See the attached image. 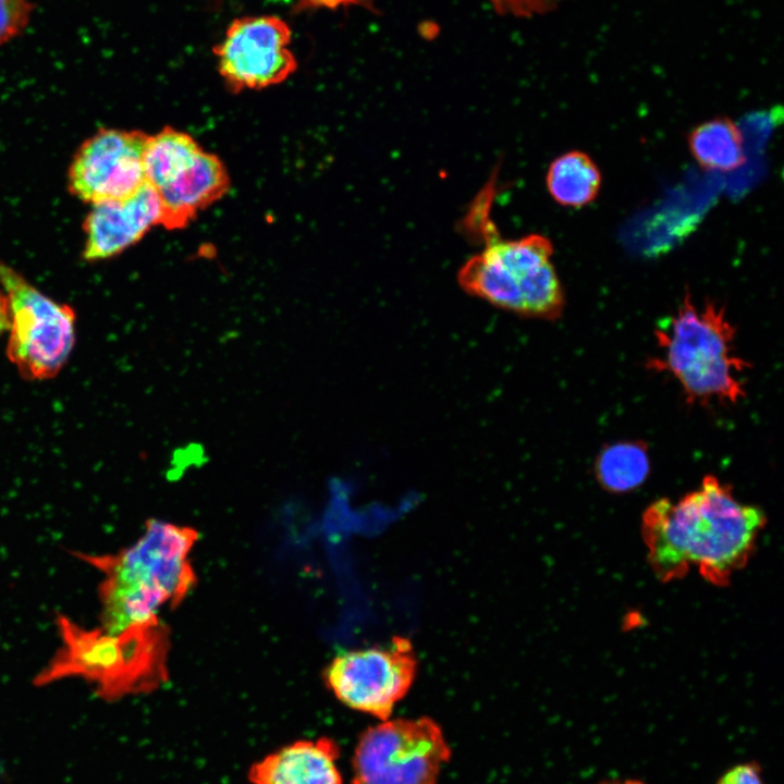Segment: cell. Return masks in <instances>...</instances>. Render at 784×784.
Wrapping results in <instances>:
<instances>
[{"label": "cell", "mask_w": 784, "mask_h": 784, "mask_svg": "<svg viewBox=\"0 0 784 784\" xmlns=\"http://www.w3.org/2000/svg\"><path fill=\"white\" fill-rule=\"evenodd\" d=\"M716 784H765L757 763L745 762L727 770Z\"/></svg>", "instance_id": "cell-20"}, {"label": "cell", "mask_w": 784, "mask_h": 784, "mask_svg": "<svg viewBox=\"0 0 784 784\" xmlns=\"http://www.w3.org/2000/svg\"><path fill=\"white\" fill-rule=\"evenodd\" d=\"M600 784H644L642 782L634 779H625V780H610L602 782Z\"/></svg>", "instance_id": "cell-23"}, {"label": "cell", "mask_w": 784, "mask_h": 784, "mask_svg": "<svg viewBox=\"0 0 784 784\" xmlns=\"http://www.w3.org/2000/svg\"><path fill=\"white\" fill-rule=\"evenodd\" d=\"M230 177L223 162L204 149L156 193L160 203V225L168 230L186 226L197 215L222 198Z\"/></svg>", "instance_id": "cell-12"}, {"label": "cell", "mask_w": 784, "mask_h": 784, "mask_svg": "<svg viewBox=\"0 0 784 784\" xmlns=\"http://www.w3.org/2000/svg\"><path fill=\"white\" fill-rule=\"evenodd\" d=\"M767 523L761 509L740 502L713 475L677 501L661 498L642 514L647 559L663 583L696 568L710 584L725 586L747 565Z\"/></svg>", "instance_id": "cell-1"}, {"label": "cell", "mask_w": 784, "mask_h": 784, "mask_svg": "<svg viewBox=\"0 0 784 784\" xmlns=\"http://www.w3.org/2000/svg\"><path fill=\"white\" fill-rule=\"evenodd\" d=\"M450 759L451 747L436 721L389 718L359 735L352 784H437Z\"/></svg>", "instance_id": "cell-7"}, {"label": "cell", "mask_w": 784, "mask_h": 784, "mask_svg": "<svg viewBox=\"0 0 784 784\" xmlns=\"http://www.w3.org/2000/svg\"><path fill=\"white\" fill-rule=\"evenodd\" d=\"M654 334L660 353L647 366L671 375L687 404L736 403L744 397L740 375L748 363L736 354V331L723 306L710 301L696 305L686 293Z\"/></svg>", "instance_id": "cell-3"}, {"label": "cell", "mask_w": 784, "mask_h": 784, "mask_svg": "<svg viewBox=\"0 0 784 784\" xmlns=\"http://www.w3.org/2000/svg\"><path fill=\"white\" fill-rule=\"evenodd\" d=\"M0 285L9 305L8 359L26 380L52 379L75 344L74 309L48 297L5 265H0Z\"/></svg>", "instance_id": "cell-6"}, {"label": "cell", "mask_w": 784, "mask_h": 784, "mask_svg": "<svg viewBox=\"0 0 784 784\" xmlns=\"http://www.w3.org/2000/svg\"><path fill=\"white\" fill-rule=\"evenodd\" d=\"M497 13L515 17H532L556 9L565 0H488Z\"/></svg>", "instance_id": "cell-19"}, {"label": "cell", "mask_w": 784, "mask_h": 784, "mask_svg": "<svg viewBox=\"0 0 784 784\" xmlns=\"http://www.w3.org/2000/svg\"><path fill=\"white\" fill-rule=\"evenodd\" d=\"M56 623L61 646L36 675L37 686L77 676L91 683L99 697L115 700L147 691L162 678L158 625L111 634L84 628L61 614Z\"/></svg>", "instance_id": "cell-5"}, {"label": "cell", "mask_w": 784, "mask_h": 784, "mask_svg": "<svg viewBox=\"0 0 784 784\" xmlns=\"http://www.w3.org/2000/svg\"><path fill=\"white\" fill-rule=\"evenodd\" d=\"M416 670L411 642L394 637L385 645L339 653L323 677L340 702L383 721L408 693Z\"/></svg>", "instance_id": "cell-8"}, {"label": "cell", "mask_w": 784, "mask_h": 784, "mask_svg": "<svg viewBox=\"0 0 784 784\" xmlns=\"http://www.w3.org/2000/svg\"><path fill=\"white\" fill-rule=\"evenodd\" d=\"M487 244L458 270L457 282L470 296L514 315L558 319L565 295L551 261L553 245L541 234L502 240L495 228L483 234Z\"/></svg>", "instance_id": "cell-4"}, {"label": "cell", "mask_w": 784, "mask_h": 784, "mask_svg": "<svg viewBox=\"0 0 784 784\" xmlns=\"http://www.w3.org/2000/svg\"><path fill=\"white\" fill-rule=\"evenodd\" d=\"M292 30L280 16L234 19L212 48L218 73L234 93L281 84L297 69Z\"/></svg>", "instance_id": "cell-9"}, {"label": "cell", "mask_w": 784, "mask_h": 784, "mask_svg": "<svg viewBox=\"0 0 784 784\" xmlns=\"http://www.w3.org/2000/svg\"><path fill=\"white\" fill-rule=\"evenodd\" d=\"M196 532L151 519L140 538L115 554L74 555L103 574L101 628L111 634L158 625V614L181 601L194 583L188 560Z\"/></svg>", "instance_id": "cell-2"}, {"label": "cell", "mask_w": 784, "mask_h": 784, "mask_svg": "<svg viewBox=\"0 0 784 784\" xmlns=\"http://www.w3.org/2000/svg\"><path fill=\"white\" fill-rule=\"evenodd\" d=\"M602 175L597 163L580 150H571L556 157L546 175L547 189L558 204L580 208L596 199Z\"/></svg>", "instance_id": "cell-15"}, {"label": "cell", "mask_w": 784, "mask_h": 784, "mask_svg": "<svg viewBox=\"0 0 784 784\" xmlns=\"http://www.w3.org/2000/svg\"><path fill=\"white\" fill-rule=\"evenodd\" d=\"M160 218L158 195L148 183L127 198L91 205L83 225L84 259L99 261L114 257L160 225Z\"/></svg>", "instance_id": "cell-11"}, {"label": "cell", "mask_w": 784, "mask_h": 784, "mask_svg": "<svg viewBox=\"0 0 784 784\" xmlns=\"http://www.w3.org/2000/svg\"><path fill=\"white\" fill-rule=\"evenodd\" d=\"M350 5H359L366 9H372L371 0H298L297 10L308 9H339Z\"/></svg>", "instance_id": "cell-21"}, {"label": "cell", "mask_w": 784, "mask_h": 784, "mask_svg": "<svg viewBox=\"0 0 784 784\" xmlns=\"http://www.w3.org/2000/svg\"><path fill=\"white\" fill-rule=\"evenodd\" d=\"M35 12L32 0H0V47L22 36Z\"/></svg>", "instance_id": "cell-18"}, {"label": "cell", "mask_w": 784, "mask_h": 784, "mask_svg": "<svg viewBox=\"0 0 784 784\" xmlns=\"http://www.w3.org/2000/svg\"><path fill=\"white\" fill-rule=\"evenodd\" d=\"M687 142L691 156L705 170L730 172L746 161L740 130L726 117L696 125Z\"/></svg>", "instance_id": "cell-16"}, {"label": "cell", "mask_w": 784, "mask_h": 784, "mask_svg": "<svg viewBox=\"0 0 784 784\" xmlns=\"http://www.w3.org/2000/svg\"><path fill=\"white\" fill-rule=\"evenodd\" d=\"M341 749L329 737L287 744L252 764V784H343Z\"/></svg>", "instance_id": "cell-13"}, {"label": "cell", "mask_w": 784, "mask_h": 784, "mask_svg": "<svg viewBox=\"0 0 784 784\" xmlns=\"http://www.w3.org/2000/svg\"><path fill=\"white\" fill-rule=\"evenodd\" d=\"M148 135L140 131L103 128L85 140L69 170V189L95 205L124 199L147 182L144 151Z\"/></svg>", "instance_id": "cell-10"}, {"label": "cell", "mask_w": 784, "mask_h": 784, "mask_svg": "<svg viewBox=\"0 0 784 784\" xmlns=\"http://www.w3.org/2000/svg\"><path fill=\"white\" fill-rule=\"evenodd\" d=\"M201 150L189 134L172 127L148 135L144 151L146 182L155 191L161 188Z\"/></svg>", "instance_id": "cell-17"}, {"label": "cell", "mask_w": 784, "mask_h": 784, "mask_svg": "<svg viewBox=\"0 0 784 784\" xmlns=\"http://www.w3.org/2000/svg\"><path fill=\"white\" fill-rule=\"evenodd\" d=\"M651 471L648 445L622 440L602 446L593 462V475L602 489L623 494L640 488Z\"/></svg>", "instance_id": "cell-14"}, {"label": "cell", "mask_w": 784, "mask_h": 784, "mask_svg": "<svg viewBox=\"0 0 784 784\" xmlns=\"http://www.w3.org/2000/svg\"><path fill=\"white\" fill-rule=\"evenodd\" d=\"M9 305L7 295L2 287L0 289V336L8 332L9 329Z\"/></svg>", "instance_id": "cell-22"}]
</instances>
